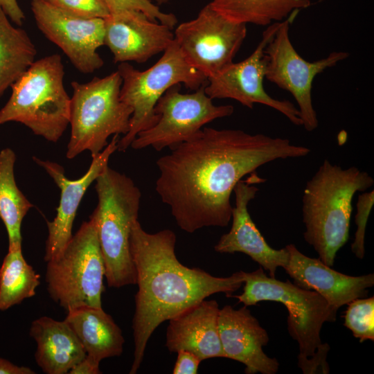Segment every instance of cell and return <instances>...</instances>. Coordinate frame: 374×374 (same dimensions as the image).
Here are the masks:
<instances>
[{
	"label": "cell",
	"instance_id": "17",
	"mask_svg": "<svg viewBox=\"0 0 374 374\" xmlns=\"http://www.w3.org/2000/svg\"><path fill=\"white\" fill-rule=\"evenodd\" d=\"M105 45L114 63H144L174 41L172 28L136 10L109 15L105 19Z\"/></svg>",
	"mask_w": 374,
	"mask_h": 374
},
{
	"label": "cell",
	"instance_id": "4",
	"mask_svg": "<svg viewBox=\"0 0 374 374\" xmlns=\"http://www.w3.org/2000/svg\"><path fill=\"white\" fill-rule=\"evenodd\" d=\"M95 181L98 204L89 219L98 235L107 285L114 288L135 285L130 238L138 220L141 193L130 177L108 166Z\"/></svg>",
	"mask_w": 374,
	"mask_h": 374
},
{
	"label": "cell",
	"instance_id": "22",
	"mask_svg": "<svg viewBox=\"0 0 374 374\" xmlns=\"http://www.w3.org/2000/svg\"><path fill=\"white\" fill-rule=\"evenodd\" d=\"M64 321L73 330L87 355L98 362L121 355L122 330L102 308L83 306L67 312Z\"/></svg>",
	"mask_w": 374,
	"mask_h": 374
},
{
	"label": "cell",
	"instance_id": "11",
	"mask_svg": "<svg viewBox=\"0 0 374 374\" xmlns=\"http://www.w3.org/2000/svg\"><path fill=\"white\" fill-rule=\"evenodd\" d=\"M299 11L294 10L280 22L277 31L266 46L265 78L292 95L299 106L302 125L308 132H312L319 125L312 100L314 79L326 69L346 59L349 54L335 51L314 62L303 59L292 45L289 35L290 26Z\"/></svg>",
	"mask_w": 374,
	"mask_h": 374
},
{
	"label": "cell",
	"instance_id": "5",
	"mask_svg": "<svg viewBox=\"0 0 374 374\" xmlns=\"http://www.w3.org/2000/svg\"><path fill=\"white\" fill-rule=\"evenodd\" d=\"M64 78L60 55L35 60L11 86L10 97L0 109V125L18 122L35 135L56 143L69 125L71 98Z\"/></svg>",
	"mask_w": 374,
	"mask_h": 374
},
{
	"label": "cell",
	"instance_id": "6",
	"mask_svg": "<svg viewBox=\"0 0 374 374\" xmlns=\"http://www.w3.org/2000/svg\"><path fill=\"white\" fill-rule=\"evenodd\" d=\"M121 84L117 71L86 83L71 82L69 159L85 150L93 157L107 145L110 136L127 133L133 111L120 98Z\"/></svg>",
	"mask_w": 374,
	"mask_h": 374
},
{
	"label": "cell",
	"instance_id": "26",
	"mask_svg": "<svg viewBox=\"0 0 374 374\" xmlns=\"http://www.w3.org/2000/svg\"><path fill=\"white\" fill-rule=\"evenodd\" d=\"M39 278L24 259L21 247L8 249L0 268V310L35 296Z\"/></svg>",
	"mask_w": 374,
	"mask_h": 374
},
{
	"label": "cell",
	"instance_id": "20",
	"mask_svg": "<svg viewBox=\"0 0 374 374\" xmlns=\"http://www.w3.org/2000/svg\"><path fill=\"white\" fill-rule=\"evenodd\" d=\"M219 311L216 301L204 299L169 319L166 341L168 350H188L202 361L224 357L218 331Z\"/></svg>",
	"mask_w": 374,
	"mask_h": 374
},
{
	"label": "cell",
	"instance_id": "7",
	"mask_svg": "<svg viewBox=\"0 0 374 374\" xmlns=\"http://www.w3.org/2000/svg\"><path fill=\"white\" fill-rule=\"evenodd\" d=\"M117 71L122 78L120 98L133 111L129 131L118 142L117 150L121 152L126 151L140 132L157 122L155 105L169 88L183 83L195 91L207 82L187 62L175 40L149 69L139 71L128 62H121Z\"/></svg>",
	"mask_w": 374,
	"mask_h": 374
},
{
	"label": "cell",
	"instance_id": "10",
	"mask_svg": "<svg viewBox=\"0 0 374 374\" xmlns=\"http://www.w3.org/2000/svg\"><path fill=\"white\" fill-rule=\"evenodd\" d=\"M202 86L191 93L180 92L181 84L169 88L154 107L157 122L140 132L130 147L141 150L151 146L157 151L170 149L194 138L213 121L233 114L232 105H215Z\"/></svg>",
	"mask_w": 374,
	"mask_h": 374
},
{
	"label": "cell",
	"instance_id": "25",
	"mask_svg": "<svg viewBox=\"0 0 374 374\" xmlns=\"http://www.w3.org/2000/svg\"><path fill=\"white\" fill-rule=\"evenodd\" d=\"M209 3L231 21L268 26L283 21L295 10L307 8L311 0H212Z\"/></svg>",
	"mask_w": 374,
	"mask_h": 374
},
{
	"label": "cell",
	"instance_id": "1",
	"mask_svg": "<svg viewBox=\"0 0 374 374\" xmlns=\"http://www.w3.org/2000/svg\"><path fill=\"white\" fill-rule=\"evenodd\" d=\"M310 152L285 138L205 127L157 159L155 190L185 232L225 227L231 220V195L240 180L269 162Z\"/></svg>",
	"mask_w": 374,
	"mask_h": 374
},
{
	"label": "cell",
	"instance_id": "15",
	"mask_svg": "<svg viewBox=\"0 0 374 374\" xmlns=\"http://www.w3.org/2000/svg\"><path fill=\"white\" fill-rule=\"evenodd\" d=\"M118 134H114L107 145L92 157L87 172L75 180L68 179L60 164L33 157L34 161L43 168L60 189V199L53 221H46L48 236L44 260H52L60 256L71 240L73 224L81 200L89 186L108 166L111 155L117 150Z\"/></svg>",
	"mask_w": 374,
	"mask_h": 374
},
{
	"label": "cell",
	"instance_id": "3",
	"mask_svg": "<svg viewBox=\"0 0 374 374\" xmlns=\"http://www.w3.org/2000/svg\"><path fill=\"white\" fill-rule=\"evenodd\" d=\"M373 184L368 172L355 166L343 169L328 159L306 183L302 197L303 237L326 265H334L337 253L348 240L355 194Z\"/></svg>",
	"mask_w": 374,
	"mask_h": 374
},
{
	"label": "cell",
	"instance_id": "32",
	"mask_svg": "<svg viewBox=\"0 0 374 374\" xmlns=\"http://www.w3.org/2000/svg\"><path fill=\"white\" fill-rule=\"evenodd\" d=\"M177 358L172 370L173 374H196L197 373L201 359L194 353L181 350L178 352Z\"/></svg>",
	"mask_w": 374,
	"mask_h": 374
},
{
	"label": "cell",
	"instance_id": "27",
	"mask_svg": "<svg viewBox=\"0 0 374 374\" xmlns=\"http://www.w3.org/2000/svg\"><path fill=\"white\" fill-rule=\"evenodd\" d=\"M344 325L362 343L374 340V297L355 299L347 304Z\"/></svg>",
	"mask_w": 374,
	"mask_h": 374
},
{
	"label": "cell",
	"instance_id": "35",
	"mask_svg": "<svg viewBox=\"0 0 374 374\" xmlns=\"http://www.w3.org/2000/svg\"><path fill=\"white\" fill-rule=\"evenodd\" d=\"M0 374H35V372L28 367L17 366L0 357Z\"/></svg>",
	"mask_w": 374,
	"mask_h": 374
},
{
	"label": "cell",
	"instance_id": "30",
	"mask_svg": "<svg viewBox=\"0 0 374 374\" xmlns=\"http://www.w3.org/2000/svg\"><path fill=\"white\" fill-rule=\"evenodd\" d=\"M72 15L105 19L110 15L104 0H44Z\"/></svg>",
	"mask_w": 374,
	"mask_h": 374
},
{
	"label": "cell",
	"instance_id": "12",
	"mask_svg": "<svg viewBox=\"0 0 374 374\" xmlns=\"http://www.w3.org/2000/svg\"><path fill=\"white\" fill-rule=\"evenodd\" d=\"M246 35V24L224 18L208 3L177 26L174 40L187 62L208 79L233 62Z\"/></svg>",
	"mask_w": 374,
	"mask_h": 374
},
{
	"label": "cell",
	"instance_id": "21",
	"mask_svg": "<svg viewBox=\"0 0 374 374\" xmlns=\"http://www.w3.org/2000/svg\"><path fill=\"white\" fill-rule=\"evenodd\" d=\"M30 336L35 341V362L46 374H66L87 354L76 335L64 320L42 317L33 321Z\"/></svg>",
	"mask_w": 374,
	"mask_h": 374
},
{
	"label": "cell",
	"instance_id": "9",
	"mask_svg": "<svg viewBox=\"0 0 374 374\" xmlns=\"http://www.w3.org/2000/svg\"><path fill=\"white\" fill-rule=\"evenodd\" d=\"M244 286L240 295H231L246 306L261 301L284 305L288 312L287 330L299 347V354L310 357L321 343V330L326 322H334L338 309L313 290L299 287L289 280L267 276L262 267L243 271Z\"/></svg>",
	"mask_w": 374,
	"mask_h": 374
},
{
	"label": "cell",
	"instance_id": "8",
	"mask_svg": "<svg viewBox=\"0 0 374 374\" xmlns=\"http://www.w3.org/2000/svg\"><path fill=\"white\" fill-rule=\"evenodd\" d=\"M45 280L51 298L67 312L102 308L105 268L93 221L83 222L60 256L48 261Z\"/></svg>",
	"mask_w": 374,
	"mask_h": 374
},
{
	"label": "cell",
	"instance_id": "33",
	"mask_svg": "<svg viewBox=\"0 0 374 374\" xmlns=\"http://www.w3.org/2000/svg\"><path fill=\"white\" fill-rule=\"evenodd\" d=\"M0 6L12 22L22 25L25 15L17 0H0Z\"/></svg>",
	"mask_w": 374,
	"mask_h": 374
},
{
	"label": "cell",
	"instance_id": "29",
	"mask_svg": "<svg viewBox=\"0 0 374 374\" xmlns=\"http://www.w3.org/2000/svg\"><path fill=\"white\" fill-rule=\"evenodd\" d=\"M374 203V190L362 192L356 204L355 224L357 230L351 244V251L356 257L362 259L365 254L364 238L368 218Z\"/></svg>",
	"mask_w": 374,
	"mask_h": 374
},
{
	"label": "cell",
	"instance_id": "13",
	"mask_svg": "<svg viewBox=\"0 0 374 374\" xmlns=\"http://www.w3.org/2000/svg\"><path fill=\"white\" fill-rule=\"evenodd\" d=\"M30 8L39 30L77 70L91 73L103 66L98 49L105 45V19L76 17L44 0H31Z\"/></svg>",
	"mask_w": 374,
	"mask_h": 374
},
{
	"label": "cell",
	"instance_id": "36",
	"mask_svg": "<svg viewBox=\"0 0 374 374\" xmlns=\"http://www.w3.org/2000/svg\"><path fill=\"white\" fill-rule=\"evenodd\" d=\"M158 5H162L168 3L171 0H152Z\"/></svg>",
	"mask_w": 374,
	"mask_h": 374
},
{
	"label": "cell",
	"instance_id": "31",
	"mask_svg": "<svg viewBox=\"0 0 374 374\" xmlns=\"http://www.w3.org/2000/svg\"><path fill=\"white\" fill-rule=\"evenodd\" d=\"M329 350L330 346L328 343H321L310 357L299 354L298 366L304 374L329 373L330 366L327 362Z\"/></svg>",
	"mask_w": 374,
	"mask_h": 374
},
{
	"label": "cell",
	"instance_id": "18",
	"mask_svg": "<svg viewBox=\"0 0 374 374\" xmlns=\"http://www.w3.org/2000/svg\"><path fill=\"white\" fill-rule=\"evenodd\" d=\"M218 331L224 357L243 364L245 373L278 372V360L262 350L269 341L268 334L247 306L235 310L226 305L220 309Z\"/></svg>",
	"mask_w": 374,
	"mask_h": 374
},
{
	"label": "cell",
	"instance_id": "24",
	"mask_svg": "<svg viewBox=\"0 0 374 374\" xmlns=\"http://www.w3.org/2000/svg\"><path fill=\"white\" fill-rule=\"evenodd\" d=\"M15 161L16 155L11 148L0 151V218L6 229L8 249L21 247V223L33 206L16 184Z\"/></svg>",
	"mask_w": 374,
	"mask_h": 374
},
{
	"label": "cell",
	"instance_id": "28",
	"mask_svg": "<svg viewBox=\"0 0 374 374\" xmlns=\"http://www.w3.org/2000/svg\"><path fill=\"white\" fill-rule=\"evenodd\" d=\"M110 15H115L129 10L139 11L150 20L157 21L173 28L177 24V17L172 13H165L150 0H104Z\"/></svg>",
	"mask_w": 374,
	"mask_h": 374
},
{
	"label": "cell",
	"instance_id": "23",
	"mask_svg": "<svg viewBox=\"0 0 374 374\" xmlns=\"http://www.w3.org/2000/svg\"><path fill=\"white\" fill-rule=\"evenodd\" d=\"M10 21L0 6V98L35 62L37 55L28 33Z\"/></svg>",
	"mask_w": 374,
	"mask_h": 374
},
{
	"label": "cell",
	"instance_id": "19",
	"mask_svg": "<svg viewBox=\"0 0 374 374\" xmlns=\"http://www.w3.org/2000/svg\"><path fill=\"white\" fill-rule=\"evenodd\" d=\"M289 260L283 268L301 288L313 290L337 309L350 301L364 298L368 290L374 285V275L353 276L340 273L318 258H310L287 244Z\"/></svg>",
	"mask_w": 374,
	"mask_h": 374
},
{
	"label": "cell",
	"instance_id": "16",
	"mask_svg": "<svg viewBox=\"0 0 374 374\" xmlns=\"http://www.w3.org/2000/svg\"><path fill=\"white\" fill-rule=\"evenodd\" d=\"M235 185V206H233L232 225L229 231L222 235L215 245V251L221 253H243L275 278L278 267L285 268L289 260L286 247L275 249L271 247L252 220L248 205L255 198L259 189L256 184L266 181L256 173Z\"/></svg>",
	"mask_w": 374,
	"mask_h": 374
},
{
	"label": "cell",
	"instance_id": "14",
	"mask_svg": "<svg viewBox=\"0 0 374 374\" xmlns=\"http://www.w3.org/2000/svg\"><path fill=\"white\" fill-rule=\"evenodd\" d=\"M280 22L267 26L256 49L246 59L233 62L208 78L204 91L211 99H233L250 109H253L254 104H262L279 112L293 124L301 126L302 121L298 108L290 101L274 98L263 86L266 73L265 48L277 31Z\"/></svg>",
	"mask_w": 374,
	"mask_h": 374
},
{
	"label": "cell",
	"instance_id": "34",
	"mask_svg": "<svg viewBox=\"0 0 374 374\" xmlns=\"http://www.w3.org/2000/svg\"><path fill=\"white\" fill-rule=\"evenodd\" d=\"M99 364L92 357H86L75 364L69 372L70 374H99L102 372L99 368Z\"/></svg>",
	"mask_w": 374,
	"mask_h": 374
},
{
	"label": "cell",
	"instance_id": "2",
	"mask_svg": "<svg viewBox=\"0 0 374 374\" xmlns=\"http://www.w3.org/2000/svg\"><path fill=\"white\" fill-rule=\"evenodd\" d=\"M176 241L172 230L150 233L138 220L132 224L130 246L138 291L132 319L134 351L130 374L137 373L148 341L161 323L214 294L223 292L230 297L244 283L243 271L216 277L184 265L175 254Z\"/></svg>",
	"mask_w": 374,
	"mask_h": 374
}]
</instances>
